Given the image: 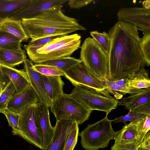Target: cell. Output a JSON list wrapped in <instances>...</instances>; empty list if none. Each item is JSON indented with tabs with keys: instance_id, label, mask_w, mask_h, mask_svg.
Wrapping results in <instances>:
<instances>
[{
	"instance_id": "6da1fadb",
	"label": "cell",
	"mask_w": 150,
	"mask_h": 150,
	"mask_svg": "<svg viewBox=\"0 0 150 150\" xmlns=\"http://www.w3.org/2000/svg\"><path fill=\"white\" fill-rule=\"evenodd\" d=\"M138 30L135 26L122 21H118L109 30L108 78L109 81L128 79L146 65Z\"/></svg>"
},
{
	"instance_id": "7a4b0ae2",
	"label": "cell",
	"mask_w": 150,
	"mask_h": 150,
	"mask_svg": "<svg viewBox=\"0 0 150 150\" xmlns=\"http://www.w3.org/2000/svg\"><path fill=\"white\" fill-rule=\"evenodd\" d=\"M62 7L53 8L35 17L22 19V26L29 38L35 39L86 30L77 19L65 15L62 11Z\"/></svg>"
},
{
	"instance_id": "3957f363",
	"label": "cell",
	"mask_w": 150,
	"mask_h": 150,
	"mask_svg": "<svg viewBox=\"0 0 150 150\" xmlns=\"http://www.w3.org/2000/svg\"><path fill=\"white\" fill-rule=\"evenodd\" d=\"M81 36L78 34L67 35L56 38L47 44L24 48L30 60L37 63L71 55L80 47Z\"/></svg>"
},
{
	"instance_id": "277c9868",
	"label": "cell",
	"mask_w": 150,
	"mask_h": 150,
	"mask_svg": "<svg viewBox=\"0 0 150 150\" xmlns=\"http://www.w3.org/2000/svg\"><path fill=\"white\" fill-rule=\"evenodd\" d=\"M38 104L29 105L19 113L18 129L12 130V133L42 150V135L39 121Z\"/></svg>"
},
{
	"instance_id": "5b68a950",
	"label": "cell",
	"mask_w": 150,
	"mask_h": 150,
	"mask_svg": "<svg viewBox=\"0 0 150 150\" xmlns=\"http://www.w3.org/2000/svg\"><path fill=\"white\" fill-rule=\"evenodd\" d=\"M112 122L106 115L99 121L88 125L79 133L81 137L82 147L86 150H98L107 147L110 140H115L117 134V131H115L112 127Z\"/></svg>"
},
{
	"instance_id": "8992f818",
	"label": "cell",
	"mask_w": 150,
	"mask_h": 150,
	"mask_svg": "<svg viewBox=\"0 0 150 150\" xmlns=\"http://www.w3.org/2000/svg\"><path fill=\"white\" fill-rule=\"evenodd\" d=\"M80 59L89 71L103 81L108 79V55L94 39L86 38L81 46Z\"/></svg>"
},
{
	"instance_id": "52a82bcc",
	"label": "cell",
	"mask_w": 150,
	"mask_h": 150,
	"mask_svg": "<svg viewBox=\"0 0 150 150\" xmlns=\"http://www.w3.org/2000/svg\"><path fill=\"white\" fill-rule=\"evenodd\" d=\"M50 107L56 120H71L76 121L78 125L88 120L92 111L70 94L64 92L52 101Z\"/></svg>"
},
{
	"instance_id": "ba28073f",
	"label": "cell",
	"mask_w": 150,
	"mask_h": 150,
	"mask_svg": "<svg viewBox=\"0 0 150 150\" xmlns=\"http://www.w3.org/2000/svg\"><path fill=\"white\" fill-rule=\"evenodd\" d=\"M64 76L74 86L94 90L107 97L115 98L106 90L104 81L91 73L81 61L65 72Z\"/></svg>"
},
{
	"instance_id": "9c48e42d",
	"label": "cell",
	"mask_w": 150,
	"mask_h": 150,
	"mask_svg": "<svg viewBox=\"0 0 150 150\" xmlns=\"http://www.w3.org/2000/svg\"><path fill=\"white\" fill-rule=\"evenodd\" d=\"M70 94L90 110L104 112L107 115L117 108L118 101L115 98L107 97L95 90L78 86H75Z\"/></svg>"
},
{
	"instance_id": "30bf717a",
	"label": "cell",
	"mask_w": 150,
	"mask_h": 150,
	"mask_svg": "<svg viewBox=\"0 0 150 150\" xmlns=\"http://www.w3.org/2000/svg\"><path fill=\"white\" fill-rule=\"evenodd\" d=\"M117 16L119 21L133 25L145 34L150 33V8H122L118 11Z\"/></svg>"
},
{
	"instance_id": "8fae6325",
	"label": "cell",
	"mask_w": 150,
	"mask_h": 150,
	"mask_svg": "<svg viewBox=\"0 0 150 150\" xmlns=\"http://www.w3.org/2000/svg\"><path fill=\"white\" fill-rule=\"evenodd\" d=\"M68 0H32L26 6L9 18L21 20L35 17L43 12L57 7H62Z\"/></svg>"
},
{
	"instance_id": "7c38bea8",
	"label": "cell",
	"mask_w": 150,
	"mask_h": 150,
	"mask_svg": "<svg viewBox=\"0 0 150 150\" xmlns=\"http://www.w3.org/2000/svg\"><path fill=\"white\" fill-rule=\"evenodd\" d=\"M24 63V70L27 73L31 86L35 91L40 102L50 107L52 101L47 94L41 74L35 69L31 60L26 59Z\"/></svg>"
},
{
	"instance_id": "4fadbf2b",
	"label": "cell",
	"mask_w": 150,
	"mask_h": 150,
	"mask_svg": "<svg viewBox=\"0 0 150 150\" xmlns=\"http://www.w3.org/2000/svg\"><path fill=\"white\" fill-rule=\"evenodd\" d=\"M76 123L71 120H56L53 137L47 146L42 150H63L67 137Z\"/></svg>"
},
{
	"instance_id": "5bb4252c",
	"label": "cell",
	"mask_w": 150,
	"mask_h": 150,
	"mask_svg": "<svg viewBox=\"0 0 150 150\" xmlns=\"http://www.w3.org/2000/svg\"><path fill=\"white\" fill-rule=\"evenodd\" d=\"M40 102L35 91L30 85L20 93H16L9 102L7 108L19 114L28 106Z\"/></svg>"
},
{
	"instance_id": "9a60e30c",
	"label": "cell",
	"mask_w": 150,
	"mask_h": 150,
	"mask_svg": "<svg viewBox=\"0 0 150 150\" xmlns=\"http://www.w3.org/2000/svg\"><path fill=\"white\" fill-rule=\"evenodd\" d=\"M48 107L40 102L38 104L39 121L43 139V149L48 145L54 134L55 126L51 125Z\"/></svg>"
},
{
	"instance_id": "2e32d148",
	"label": "cell",
	"mask_w": 150,
	"mask_h": 150,
	"mask_svg": "<svg viewBox=\"0 0 150 150\" xmlns=\"http://www.w3.org/2000/svg\"><path fill=\"white\" fill-rule=\"evenodd\" d=\"M0 66L3 74L13 84L16 93L31 85L27 73L24 70H19L0 64Z\"/></svg>"
},
{
	"instance_id": "e0dca14e",
	"label": "cell",
	"mask_w": 150,
	"mask_h": 150,
	"mask_svg": "<svg viewBox=\"0 0 150 150\" xmlns=\"http://www.w3.org/2000/svg\"><path fill=\"white\" fill-rule=\"evenodd\" d=\"M47 94L52 101L64 93V83L60 76H47L41 74Z\"/></svg>"
},
{
	"instance_id": "ac0fdd59",
	"label": "cell",
	"mask_w": 150,
	"mask_h": 150,
	"mask_svg": "<svg viewBox=\"0 0 150 150\" xmlns=\"http://www.w3.org/2000/svg\"><path fill=\"white\" fill-rule=\"evenodd\" d=\"M150 103V87L142 89L138 93L122 98L118 101L117 106L124 105L127 110L141 105Z\"/></svg>"
},
{
	"instance_id": "d6986e66",
	"label": "cell",
	"mask_w": 150,
	"mask_h": 150,
	"mask_svg": "<svg viewBox=\"0 0 150 150\" xmlns=\"http://www.w3.org/2000/svg\"><path fill=\"white\" fill-rule=\"evenodd\" d=\"M32 0H0V21L9 18L28 5Z\"/></svg>"
},
{
	"instance_id": "ffe728a7",
	"label": "cell",
	"mask_w": 150,
	"mask_h": 150,
	"mask_svg": "<svg viewBox=\"0 0 150 150\" xmlns=\"http://www.w3.org/2000/svg\"><path fill=\"white\" fill-rule=\"evenodd\" d=\"M24 50H9L0 48V64L13 67L24 62L26 59Z\"/></svg>"
},
{
	"instance_id": "44dd1931",
	"label": "cell",
	"mask_w": 150,
	"mask_h": 150,
	"mask_svg": "<svg viewBox=\"0 0 150 150\" xmlns=\"http://www.w3.org/2000/svg\"><path fill=\"white\" fill-rule=\"evenodd\" d=\"M0 28L21 39L27 41L29 38L22 26L21 20L6 18L0 21Z\"/></svg>"
},
{
	"instance_id": "7402d4cb",
	"label": "cell",
	"mask_w": 150,
	"mask_h": 150,
	"mask_svg": "<svg viewBox=\"0 0 150 150\" xmlns=\"http://www.w3.org/2000/svg\"><path fill=\"white\" fill-rule=\"evenodd\" d=\"M138 120L131 122L128 124H125L124 126H123L122 129L117 131L115 142H137Z\"/></svg>"
},
{
	"instance_id": "603a6c76",
	"label": "cell",
	"mask_w": 150,
	"mask_h": 150,
	"mask_svg": "<svg viewBox=\"0 0 150 150\" xmlns=\"http://www.w3.org/2000/svg\"><path fill=\"white\" fill-rule=\"evenodd\" d=\"M129 86L142 89L149 87L150 80L148 71L144 68L141 69L138 71L130 76L128 79Z\"/></svg>"
},
{
	"instance_id": "cb8c5ba5",
	"label": "cell",
	"mask_w": 150,
	"mask_h": 150,
	"mask_svg": "<svg viewBox=\"0 0 150 150\" xmlns=\"http://www.w3.org/2000/svg\"><path fill=\"white\" fill-rule=\"evenodd\" d=\"M22 40L0 28V48L21 51Z\"/></svg>"
},
{
	"instance_id": "d4e9b609",
	"label": "cell",
	"mask_w": 150,
	"mask_h": 150,
	"mask_svg": "<svg viewBox=\"0 0 150 150\" xmlns=\"http://www.w3.org/2000/svg\"><path fill=\"white\" fill-rule=\"evenodd\" d=\"M81 62L80 59L69 57L50 60L39 64L56 67L64 73L70 68Z\"/></svg>"
},
{
	"instance_id": "484cf974",
	"label": "cell",
	"mask_w": 150,
	"mask_h": 150,
	"mask_svg": "<svg viewBox=\"0 0 150 150\" xmlns=\"http://www.w3.org/2000/svg\"><path fill=\"white\" fill-rule=\"evenodd\" d=\"M16 93L15 87L10 81L0 94V112L3 113L7 108L9 102Z\"/></svg>"
},
{
	"instance_id": "4316f807",
	"label": "cell",
	"mask_w": 150,
	"mask_h": 150,
	"mask_svg": "<svg viewBox=\"0 0 150 150\" xmlns=\"http://www.w3.org/2000/svg\"><path fill=\"white\" fill-rule=\"evenodd\" d=\"M90 34L108 55L110 44V38L109 33L105 31L100 33L97 31H93L91 32Z\"/></svg>"
},
{
	"instance_id": "83f0119b",
	"label": "cell",
	"mask_w": 150,
	"mask_h": 150,
	"mask_svg": "<svg viewBox=\"0 0 150 150\" xmlns=\"http://www.w3.org/2000/svg\"><path fill=\"white\" fill-rule=\"evenodd\" d=\"M104 82L106 87V89L108 92V90H112L123 95L127 93L130 95L134 94L140 92L142 90L130 86H119L108 79Z\"/></svg>"
},
{
	"instance_id": "f1b7e54d",
	"label": "cell",
	"mask_w": 150,
	"mask_h": 150,
	"mask_svg": "<svg viewBox=\"0 0 150 150\" xmlns=\"http://www.w3.org/2000/svg\"><path fill=\"white\" fill-rule=\"evenodd\" d=\"M150 130V115L138 120L137 141L140 144Z\"/></svg>"
},
{
	"instance_id": "f546056e",
	"label": "cell",
	"mask_w": 150,
	"mask_h": 150,
	"mask_svg": "<svg viewBox=\"0 0 150 150\" xmlns=\"http://www.w3.org/2000/svg\"><path fill=\"white\" fill-rule=\"evenodd\" d=\"M34 66L35 69L42 75L47 76H64V72L56 67L39 63L35 64Z\"/></svg>"
},
{
	"instance_id": "4dcf8cb0",
	"label": "cell",
	"mask_w": 150,
	"mask_h": 150,
	"mask_svg": "<svg viewBox=\"0 0 150 150\" xmlns=\"http://www.w3.org/2000/svg\"><path fill=\"white\" fill-rule=\"evenodd\" d=\"M79 125L76 123L69 133L63 150H74L77 144L79 133Z\"/></svg>"
},
{
	"instance_id": "1f68e13d",
	"label": "cell",
	"mask_w": 150,
	"mask_h": 150,
	"mask_svg": "<svg viewBox=\"0 0 150 150\" xmlns=\"http://www.w3.org/2000/svg\"><path fill=\"white\" fill-rule=\"evenodd\" d=\"M140 46L146 65L149 66L150 64V33L145 34L140 38Z\"/></svg>"
},
{
	"instance_id": "d6a6232c",
	"label": "cell",
	"mask_w": 150,
	"mask_h": 150,
	"mask_svg": "<svg viewBox=\"0 0 150 150\" xmlns=\"http://www.w3.org/2000/svg\"><path fill=\"white\" fill-rule=\"evenodd\" d=\"M3 113L6 116L9 126L12 129V130L18 129L19 114L8 108H6Z\"/></svg>"
},
{
	"instance_id": "836d02e7",
	"label": "cell",
	"mask_w": 150,
	"mask_h": 150,
	"mask_svg": "<svg viewBox=\"0 0 150 150\" xmlns=\"http://www.w3.org/2000/svg\"><path fill=\"white\" fill-rule=\"evenodd\" d=\"M65 35H54L35 39H31L28 44L25 45L27 47H32L43 46L56 38L61 37Z\"/></svg>"
},
{
	"instance_id": "e575fe53",
	"label": "cell",
	"mask_w": 150,
	"mask_h": 150,
	"mask_svg": "<svg viewBox=\"0 0 150 150\" xmlns=\"http://www.w3.org/2000/svg\"><path fill=\"white\" fill-rule=\"evenodd\" d=\"M148 115L140 114L129 111L126 115L120 116L112 120V122L117 123L120 122L125 123L127 121L130 122L139 119L144 118Z\"/></svg>"
},
{
	"instance_id": "d590c367",
	"label": "cell",
	"mask_w": 150,
	"mask_h": 150,
	"mask_svg": "<svg viewBox=\"0 0 150 150\" xmlns=\"http://www.w3.org/2000/svg\"><path fill=\"white\" fill-rule=\"evenodd\" d=\"M139 144L136 142L125 143L115 142L111 147V150H136Z\"/></svg>"
},
{
	"instance_id": "8d00e7d4",
	"label": "cell",
	"mask_w": 150,
	"mask_h": 150,
	"mask_svg": "<svg viewBox=\"0 0 150 150\" xmlns=\"http://www.w3.org/2000/svg\"><path fill=\"white\" fill-rule=\"evenodd\" d=\"M68 4L72 9H79L94 1L93 0H70Z\"/></svg>"
},
{
	"instance_id": "74e56055",
	"label": "cell",
	"mask_w": 150,
	"mask_h": 150,
	"mask_svg": "<svg viewBox=\"0 0 150 150\" xmlns=\"http://www.w3.org/2000/svg\"><path fill=\"white\" fill-rule=\"evenodd\" d=\"M129 110L135 113L150 115V103L132 108Z\"/></svg>"
},
{
	"instance_id": "f35d334b",
	"label": "cell",
	"mask_w": 150,
	"mask_h": 150,
	"mask_svg": "<svg viewBox=\"0 0 150 150\" xmlns=\"http://www.w3.org/2000/svg\"><path fill=\"white\" fill-rule=\"evenodd\" d=\"M136 150H150V132L145 136L142 142L139 144Z\"/></svg>"
},
{
	"instance_id": "ab89813d",
	"label": "cell",
	"mask_w": 150,
	"mask_h": 150,
	"mask_svg": "<svg viewBox=\"0 0 150 150\" xmlns=\"http://www.w3.org/2000/svg\"><path fill=\"white\" fill-rule=\"evenodd\" d=\"M0 81L4 87L10 81L7 79L2 73L0 66Z\"/></svg>"
},
{
	"instance_id": "60d3db41",
	"label": "cell",
	"mask_w": 150,
	"mask_h": 150,
	"mask_svg": "<svg viewBox=\"0 0 150 150\" xmlns=\"http://www.w3.org/2000/svg\"><path fill=\"white\" fill-rule=\"evenodd\" d=\"M113 82L119 86H128V79H121L115 81Z\"/></svg>"
},
{
	"instance_id": "b9f144b4",
	"label": "cell",
	"mask_w": 150,
	"mask_h": 150,
	"mask_svg": "<svg viewBox=\"0 0 150 150\" xmlns=\"http://www.w3.org/2000/svg\"><path fill=\"white\" fill-rule=\"evenodd\" d=\"M148 1H147V2H146V1H144L145 2H143V7L147 8H150V1L148 2Z\"/></svg>"
},
{
	"instance_id": "7bdbcfd3",
	"label": "cell",
	"mask_w": 150,
	"mask_h": 150,
	"mask_svg": "<svg viewBox=\"0 0 150 150\" xmlns=\"http://www.w3.org/2000/svg\"><path fill=\"white\" fill-rule=\"evenodd\" d=\"M4 86L0 81V91L1 92L4 88Z\"/></svg>"
},
{
	"instance_id": "ee69618b",
	"label": "cell",
	"mask_w": 150,
	"mask_h": 150,
	"mask_svg": "<svg viewBox=\"0 0 150 150\" xmlns=\"http://www.w3.org/2000/svg\"><path fill=\"white\" fill-rule=\"evenodd\" d=\"M1 92H0V93H1Z\"/></svg>"
}]
</instances>
